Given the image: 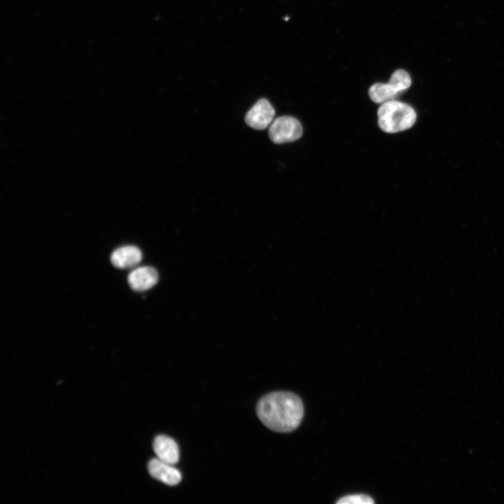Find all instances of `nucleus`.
I'll return each instance as SVG.
<instances>
[{"instance_id":"1","label":"nucleus","mask_w":504,"mask_h":504,"mask_svg":"<svg viewBox=\"0 0 504 504\" xmlns=\"http://www.w3.org/2000/svg\"><path fill=\"white\" fill-rule=\"evenodd\" d=\"M257 416L269 429L289 433L300 424L304 416L303 403L299 396L287 391H276L263 396L256 407Z\"/></svg>"},{"instance_id":"2","label":"nucleus","mask_w":504,"mask_h":504,"mask_svg":"<svg viewBox=\"0 0 504 504\" xmlns=\"http://www.w3.org/2000/svg\"><path fill=\"white\" fill-rule=\"evenodd\" d=\"M377 117L382 131L396 133L412 127L416 122V114L409 104L394 99L382 104Z\"/></svg>"},{"instance_id":"3","label":"nucleus","mask_w":504,"mask_h":504,"mask_svg":"<svg viewBox=\"0 0 504 504\" xmlns=\"http://www.w3.org/2000/svg\"><path fill=\"white\" fill-rule=\"evenodd\" d=\"M411 78L403 69L393 73L387 83H375L369 89V97L375 103L394 100L411 85Z\"/></svg>"},{"instance_id":"4","label":"nucleus","mask_w":504,"mask_h":504,"mask_svg":"<svg viewBox=\"0 0 504 504\" xmlns=\"http://www.w3.org/2000/svg\"><path fill=\"white\" fill-rule=\"evenodd\" d=\"M302 134V127L300 121L288 115L276 118L269 128V136L275 144L294 141L298 139Z\"/></svg>"},{"instance_id":"5","label":"nucleus","mask_w":504,"mask_h":504,"mask_svg":"<svg viewBox=\"0 0 504 504\" xmlns=\"http://www.w3.org/2000/svg\"><path fill=\"white\" fill-rule=\"evenodd\" d=\"M274 115V109L270 102L260 99L246 113L245 122L255 130H264L273 122Z\"/></svg>"},{"instance_id":"6","label":"nucleus","mask_w":504,"mask_h":504,"mask_svg":"<svg viewBox=\"0 0 504 504\" xmlns=\"http://www.w3.org/2000/svg\"><path fill=\"white\" fill-rule=\"evenodd\" d=\"M158 281V274L155 268L143 266L132 270L127 277L130 288L135 291H145L154 286Z\"/></svg>"},{"instance_id":"7","label":"nucleus","mask_w":504,"mask_h":504,"mask_svg":"<svg viewBox=\"0 0 504 504\" xmlns=\"http://www.w3.org/2000/svg\"><path fill=\"white\" fill-rule=\"evenodd\" d=\"M150 475L169 486L178 484L182 478L181 472L172 465L165 463L160 459H151L148 464Z\"/></svg>"},{"instance_id":"8","label":"nucleus","mask_w":504,"mask_h":504,"mask_svg":"<svg viewBox=\"0 0 504 504\" xmlns=\"http://www.w3.org/2000/svg\"><path fill=\"white\" fill-rule=\"evenodd\" d=\"M142 259L141 250L135 246H124L114 250L111 255L113 266L120 269H130L136 266Z\"/></svg>"},{"instance_id":"9","label":"nucleus","mask_w":504,"mask_h":504,"mask_svg":"<svg viewBox=\"0 0 504 504\" xmlns=\"http://www.w3.org/2000/svg\"><path fill=\"white\" fill-rule=\"evenodd\" d=\"M153 447L158 459L171 465L178 463L179 449L172 438L164 435H158L155 438Z\"/></svg>"},{"instance_id":"10","label":"nucleus","mask_w":504,"mask_h":504,"mask_svg":"<svg viewBox=\"0 0 504 504\" xmlns=\"http://www.w3.org/2000/svg\"><path fill=\"white\" fill-rule=\"evenodd\" d=\"M337 504H372L373 499L365 494H351L340 498Z\"/></svg>"}]
</instances>
